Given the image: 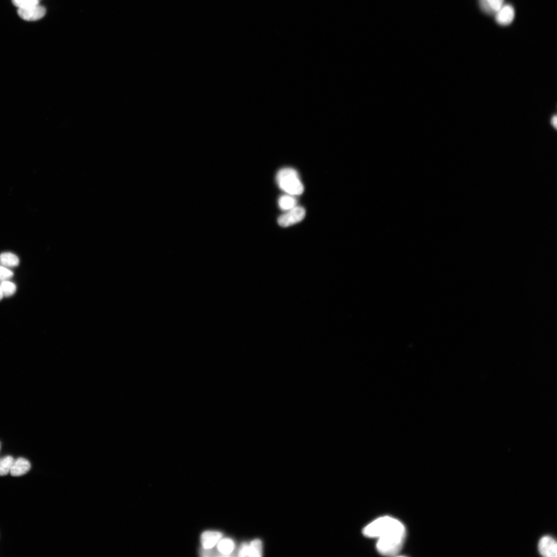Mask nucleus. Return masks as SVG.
<instances>
[{"label":"nucleus","instance_id":"nucleus-20","mask_svg":"<svg viewBox=\"0 0 557 557\" xmlns=\"http://www.w3.org/2000/svg\"><path fill=\"white\" fill-rule=\"evenodd\" d=\"M480 4L482 9L487 13H491L493 11L490 8L486 0H480Z\"/></svg>","mask_w":557,"mask_h":557},{"label":"nucleus","instance_id":"nucleus-5","mask_svg":"<svg viewBox=\"0 0 557 557\" xmlns=\"http://www.w3.org/2000/svg\"><path fill=\"white\" fill-rule=\"evenodd\" d=\"M46 10L44 7L38 5L19 9L18 13L22 19L27 21H35L42 19L45 15Z\"/></svg>","mask_w":557,"mask_h":557},{"label":"nucleus","instance_id":"nucleus-4","mask_svg":"<svg viewBox=\"0 0 557 557\" xmlns=\"http://www.w3.org/2000/svg\"><path fill=\"white\" fill-rule=\"evenodd\" d=\"M538 548L540 554L544 556H556V542L550 536H545L542 537L539 541Z\"/></svg>","mask_w":557,"mask_h":557},{"label":"nucleus","instance_id":"nucleus-11","mask_svg":"<svg viewBox=\"0 0 557 557\" xmlns=\"http://www.w3.org/2000/svg\"><path fill=\"white\" fill-rule=\"evenodd\" d=\"M263 546L260 540L255 539L248 544V556L260 557L262 555Z\"/></svg>","mask_w":557,"mask_h":557},{"label":"nucleus","instance_id":"nucleus-22","mask_svg":"<svg viewBox=\"0 0 557 557\" xmlns=\"http://www.w3.org/2000/svg\"><path fill=\"white\" fill-rule=\"evenodd\" d=\"M4 297L1 285H0V301H1Z\"/></svg>","mask_w":557,"mask_h":557},{"label":"nucleus","instance_id":"nucleus-9","mask_svg":"<svg viewBox=\"0 0 557 557\" xmlns=\"http://www.w3.org/2000/svg\"><path fill=\"white\" fill-rule=\"evenodd\" d=\"M218 550L226 556H233L231 553L235 548L234 541L229 538L220 540L218 542Z\"/></svg>","mask_w":557,"mask_h":557},{"label":"nucleus","instance_id":"nucleus-15","mask_svg":"<svg viewBox=\"0 0 557 557\" xmlns=\"http://www.w3.org/2000/svg\"><path fill=\"white\" fill-rule=\"evenodd\" d=\"M14 5L19 9L26 8L38 5V0H13Z\"/></svg>","mask_w":557,"mask_h":557},{"label":"nucleus","instance_id":"nucleus-19","mask_svg":"<svg viewBox=\"0 0 557 557\" xmlns=\"http://www.w3.org/2000/svg\"><path fill=\"white\" fill-rule=\"evenodd\" d=\"M248 546L247 543L242 545L238 553L239 556H248Z\"/></svg>","mask_w":557,"mask_h":557},{"label":"nucleus","instance_id":"nucleus-17","mask_svg":"<svg viewBox=\"0 0 557 557\" xmlns=\"http://www.w3.org/2000/svg\"><path fill=\"white\" fill-rule=\"evenodd\" d=\"M14 275V273L7 268L0 266V281H6Z\"/></svg>","mask_w":557,"mask_h":557},{"label":"nucleus","instance_id":"nucleus-23","mask_svg":"<svg viewBox=\"0 0 557 557\" xmlns=\"http://www.w3.org/2000/svg\"><path fill=\"white\" fill-rule=\"evenodd\" d=\"M0 448H1V446H0Z\"/></svg>","mask_w":557,"mask_h":557},{"label":"nucleus","instance_id":"nucleus-18","mask_svg":"<svg viewBox=\"0 0 557 557\" xmlns=\"http://www.w3.org/2000/svg\"><path fill=\"white\" fill-rule=\"evenodd\" d=\"M492 10L498 12L502 7L504 0H486Z\"/></svg>","mask_w":557,"mask_h":557},{"label":"nucleus","instance_id":"nucleus-8","mask_svg":"<svg viewBox=\"0 0 557 557\" xmlns=\"http://www.w3.org/2000/svg\"><path fill=\"white\" fill-rule=\"evenodd\" d=\"M496 20L501 25L510 24L514 17V10L510 5H506L498 11Z\"/></svg>","mask_w":557,"mask_h":557},{"label":"nucleus","instance_id":"nucleus-3","mask_svg":"<svg viewBox=\"0 0 557 557\" xmlns=\"http://www.w3.org/2000/svg\"><path fill=\"white\" fill-rule=\"evenodd\" d=\"M305 209L301 207H295L287 213L278 218V225L283 227H287L297 224L305 218Z\"/></svg>","mask_w":557,"mask_h":557},{"label":"nucleus","instance_id":"nucleus-21","mask_svg":"<svg viewBox=\"0 0 557 557\" xmlns=\"http://www.w3.org/2000/svg\"><path fill=\"white\" fill-rule=\"evenodd\" d=\"M550 124L555 129H557V115L553 114L550 119Z\"/></svg>","mask_w":557,"mask_h":557},{"label":"nucleus","instance_id":"nucleus-14","mask_svg":"<svg viewBox=\"0 0 557 557\" xmlns=\"http://www.w3.org/2000/svg\"><path fill=\"white\" fill-rule=\"evenodd\" d=\"M4 296L10 297L14 295L16 291V285L11 282L3 281L1 284Z\"/></svg>","mask_w":557,"mask_h":557},{"label":"nucleus","instance_id":"nucleus-1","mask_svg":"<svg viewBox=\"0 0 557 557\" xmlns=\"http://www.w3.org/2000/svg\"><path fill=\"white\" fill-rule=\"evenodd\" d=\"M363 534L377 538V549L385 556H395L399 553L405 537V529L398 520L389 516L379 517L363 529Z\"/></svg>","mask_w":557,"mask_h":557},{"label":"nucleus","instance_id":"nucleus-10","mask_svg":"<svg viewBox=\"0 0 557 557\" xmlns=\"http://www.w3.org/2000/svg\"><path fill=\"white\" fill-rule=\"evenodd\" d=\"M0 264L6 267H16L20 264V259L14 253L4 252L0 254Z\"/></svg>","mask_w":557,"mask_h":557},{"label":"nucleus","instance_id":"nucleus-6","mask_svg":"<svg viewBox=\"0 0 557 557\" xmlns=\"http://www.w3.org/2000/svg\"><path fill=\"white\" fill-rule=\"evenodd\" d=\"M222 536L218 531H207L201 536V542L203 548L209 549L214 547Z\"/></svg>","mask_w":557,"mask_h":557},{"label":"nucleus","instance_id":"nucleus-12","mask_svg":"<svg viewBox=\"0 0 557 557\" xmlns=\"http://www.w3.org/2000/svg\"><path fill=\"white\" fill-rule=\"evenodd\" d=\"M14 461L11 456L0 458V476H6L10 473Z\"/></svg>","mask_w":557,"mask_h":557},{"label":"nucleus","instance_id":"nucleus-7","mask_svg":"<svg viewBox=\"0 0 557 557\" xmlns=\"http://www.w3.org/2000/svg\"><path fill=\"white\" fill-rule=\"evenodd\" d=\"M30 469V462L25 458H20L14 460L10 473L13 476H21L27 474Z\"/></svg>","mask_w":557,"mask_h":557},{"label":"nucleus","instance_id":"nucleus-16","mask_svg":"<svg viewBox=\"0 0 557 557\" xmlns=\"http://www.w3.org/2000/svg\"><path fill=\"white\" fill-rule=\"evenodd\" d=\"M200 554L202 556H226L218 550H217L211 548L205 549L203 548L200 550Z\"/></svg>","mask_w":557,"mask_h":557},{"label":"nucleus","instance_id":"nucleus-2","mask_svg":"<svg viewBox=\"0 0 557 557\" xmlns=\"http://www.w3.org/2000/svg\"><path fill=\"white\" fill-rule=\"evenodd\" d=\"M276 181L280 188L292 195L303 194L304 188L301 182L298 172L293 169L287 168L277 173Z\"/></svg>","mask_w":557,"mask_h":557},{"label":"nucleus","instance_id":"nucleus-13","mask_svg":"<svg viewBox=\"0 0 557 557\" xmlns=\"http://www.w3.org/2000/svg\"><path fill=\"white\" fill-rule=\"evenodd\" d=\"M296 200L289 196H283L278 200V205L283 210H291L295 207Z\"/></svg>","mask_w":557,"mask_h":557}]
</instances>
